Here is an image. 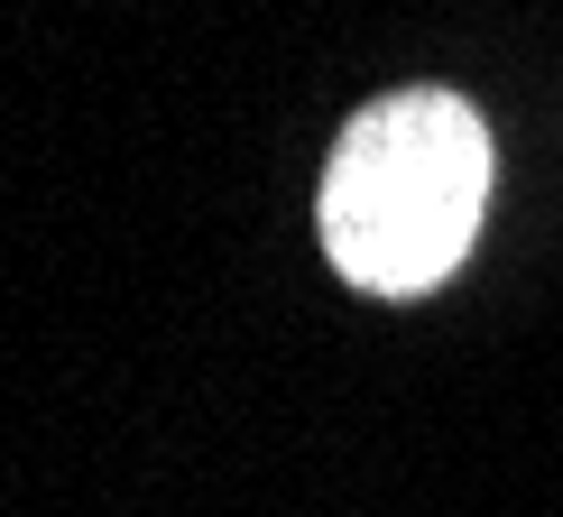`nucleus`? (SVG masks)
<instances>
[{
	"label": "nucleus",
	"mask_w": 563,
	"mask_h": 517,
	"mask_svg": "<svg viewBox=\"0 0 563 517\" xmlns=\"http://www.w3.org/2000/svg\"><path fill=\"white\" fill-rule=\"evenodd\" d=\"M489 204V130L462 92H379L323 157V250L369 296H426L462 268Z\"/></svg>",
	"instance_id": "1"
}]
</instances>
